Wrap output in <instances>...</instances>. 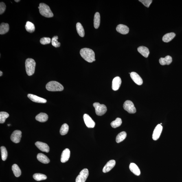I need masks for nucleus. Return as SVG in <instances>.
<instances>
[{
    "mask_svg": "<svg viewBox=\"0 0 182 182\" xmlns=\"http://www.w3.org/2000/svg\"><path fill=\"white\" fill-rule=\"evenodd\" d=\"M130 76L134 82L138 85H140L143 84L142 79L137 73L132 72L130 73Z\"/></svg>",
    "mask_w": 182,
    "mask_h": 182,
    "instance_id": "9b49d317",
    "label": "nucleus"
},
{
    "mask_svg": "<svg viewBox=\"0 0 182 182\" xmlns=\"http://www.w3.org/2000/svg\"><path fill=\"white\" fill-rule=\"evenodd\" d=\"M83 119L86 125L88 128H93L95 127V123L94 121L87 114H84L83 115Z\"/></svg>",
    "mask_w": 182,
    "mask_h": 182,
    "instance_id": "1a4fd4ad",
    "label": "nucleus"
},
{
    "mask_svg": "<svg viewBox=\"0 0 182 182\" xmlns=\"http://www.w3.org/2000/svg\"><path fill=\"white\" fill-rule=\"evenodd\" d=\"M27 97L30 100L34 102L45 103L47 102L46 99L31 94H29L27 95Z\"/></svg>",
    "mask_w": 182,
    "mask_h": 182,
    "instance_id": "f8f14e48",
    "label": "nucleus"
},
{
    "mask_svg": "<svg viewBox=\"0 0 182 182\" xmlns=\"http://www.w3.org/2000/svg\"><path fill=\"white\" fill-rule=\"evenodd\" d=\"M116 30L118 32L123 34H128L129 31V29L126 25L119 24L117 25Z\"/></svg>",
    "mask_w": 182,
    "mask_h": 182,
    "instance_id": "f3484780",
    "label": "nucleus"
},
{
    "mask_svg": "<svg viewBox=\"0 0 182 182\" xmlns=\"http://www.w3.org/2000/svg\"><path fill=\"white\" fill-rule=\"evenodd\" d=\"M9 114L5 112H1L0 113V123L3 124L5 120L9 117Z\"/></svg>",
    "mask_w": 182,
    "mask_h": 182,
    "instance_id": "473e14b6",
    "label": "nucleus"
},
{
    "mask_svg": "<svg viewBox=\"0 0 182 182\" xmlns=\"http://www.w3.org/2000/svg\"><path fill=\"white\" fill-rule=\"evenodd\" d=\"M12 170L16 177H19L21 175V171L18 165L16 164L13 165L12 166Z\"/></svg>",
    "mask_w": 182,
    "mask_h": 182,
    "instance_id": "c85d7f7f",
    "label": "nucleus"
},
{
    "mask_svg": "<svg viewBox=\"0 0 182 182\" xmlns=\"http://www.w3.org/2000/svg\"><path fill=\"white\" fill-rule=\"evenodd\" d=\"M139 1L142 3L147 8L149 7L152 1V0H139Z\"/></svg>",
    "mask_w": 182,
    "mask_h": 182,
    "instance_id": "e433bc0d",
    "label": "nucleus"
},
{
    "mask_svg": "<svg viewBox=\"0 0 182 182\" xmlns=\"http://www.w3.org/2000/svg\"><path fill=\"white\" fill-rule=\"evenodd\" d=\"M122 120L119 118H117L115 120L113 121L111 123V125L113 128H116L118 127L121 125L122 124Z\"/></svg>",
    "mask_w": 182,
    "mask_h": 182,
    "instance_id": "7c9ffc66",
    "label": "nucleus"
},
{
    "mask_svg": "<svg viewBox=\"0 0 182 182\" xmlns=\"http://www.w3.org/2000/svg\"><path fill=\"white\" fill-rule=\"evenodd\" d=\"M77 32L80 36L83 37L85 35V32L83 27L81 24L78 23L76 24Z\"/></svg>",
    "mask_w": 182,
    "mask_h": 182,
    "instance_id": "a878e982",
    "label": "nucleus"
},
{
    "mask_svg": "<svg viewBox=\"0 0 182 182\" xmlns=\"http://www.w3.org/2000/svg\"><path fill=\"white\" fill-rule=\"evenodd\" d=\"M93 106L95 108V113L98 116H102L107 111L106 106L104 104H101L99 103H95Z\"/></svg>",
    "mask_w": 182,
    "mask_h": 182,
    "instance_id": "39448f33",
    "label": "nucleus"
},
{
    "mask_svg": "<svg viewBox=\"0 0 182 182\" xmlns=\"http://www.w3.org/2000/svg\"><path fill=\"white\" fill-rule=\"evenodd\" d=\"M172 61V57L167 56L165 58H161L159 60L160 64L161 65H169Z\"/></svg>",
    "mask_w": 182,
    "mask_h": 182,
    "instance_id": "aec40b11",
    "label": "nucleus"
},
{
    "mask_svg": "<svg viewBox=\"0 0 182 182\" xmlns=\"http://www.w3.org/2000/svg\"><path fill=\"white\" fill-rule=\"evenodd\" d=\"M39 7V12L42 16L47 18L52 17L54 16L48 5L45 3H40Z\"/></svg>",
    "mask_w": 182,
    "mask_h": 182,
    "instance_id": "20e7f679",
    "label": "nucleus"
},
{
    "mask_svg": "<svg viewBox=\"0 0 182 182\" xmlns=\"http://www.w3.org/2000/svg\"><path fill=\"white\" fill-rule=\"evenodd\" d=\"M2 159L3 161L6 160L8 156V152L5 146H2L1 148Z\"/></svg>",
    "mask_w": 182,
    "mask_h": 182,
    "instance_id": "72a5a7b5",
    "label": "nucleus"
},
{
    "mask_svg": "<svg viewBox=\"0 0 182 182\" xmlns=\"http://www.w3.org/2000/svg\"><path fill=\"white\" fill-rule=\"evenodd\" d=\"M25 68L27 75L31 76L34 74L36 63L32 58H28L26 60Z\"/></svg>",
    "mask_w": 182,
    "mask_h": 182,
    "instance_id": "f03ea898",
    "label": "nucleus"
},
{
    "mask_svg": "<svg viewBox=\"0 0 182 182\" xmlns=\"http://www.w3.org/2000/svg\"><path fill=\"white\" fill-rule=\"evenodd\" d=\"M123 107L125 110L129 113H135L136 112V110L133 103L130 101L127 100L125 101L123 105Z\"/></svg>",
    "mask_w": 182,
    "mask_h": 182,
    "instance_id": "423d86ee",
    "label": "nucleus"
},
{
    "mask_svg": "<svg viewBox=\"0 0 182 182\" xmlns=\"http://www.w3.org/2000/svg\"><path fill=\"white\" fill-rule=\"evenodd\" d=\"M89 172L87 169H84L80 172L77 176L76 182H85L89 176Z\"/></svg>",
    "mask_w": 182,
    "mask_h": 182,
    "instance_id": "0eeeda50",
    "label": "nucleus"
},
{
    "mask_svg": "<svg viewBox=\"0 0 182 182\" xmlns=\"http://www.w3.org/2000/svg\"><path fill=\"white\" fill-rule=\"evenodd\" d=\"M6 5L3 2H1L0 3V14H3L4 13L6 9Z\"/></svg>",
    "mask_w": 182,
    "mask_h": 182,
    "instance_id": "4c0bfd02",
    "label": "nucleus"
},
{
    "mask_svg": "<svg viewBox=\"0 0 182 182\" xmlns=\"http://www.w3.org/2000/svg\"><path fill=\"white\" fill-rule=\"evenodd\" d=\"M33 178L36 181H40L46 179L47 177L44 174L40 173H36L33 175Z\"/></svg>",
    "mask_w": 182,
    "mask_h": 182,
    "instance_id": "c756f323",
    "label": "nucleus"
},
{
    "mask_svg": "<svg viewBox=\"0 0 182 182\" xmlns=\"http://www.w3.org/2000/svg\"><path fill=\"white\" fill-rule=\"evenodd\" d=\"M163 130V127L161 124H158L154 128L153 134H152V139L154 140H157L159 138L161 135L162 130Z\"/></svg>",
    "mask_w": 182,
    "mask_h": 182,
    "instance_id": "9d476101",
    "label": "nucleus"
},
{
    "mask_svg": "<svg viewBox=\"0 0 182 182\" xmlns=\"http://www.w3.org/2000/svg\"><path fill=\"white\" fill-rule=\"evenodd\" d=\"M51 42V39L49 38L43 37L41 38L40 40V43L43 45L48 44L50 43Z\"/></svg>",
    "mask_w": 182,
    "mask_h": 182,
    "instance_id": "c9c22d12",
    "label": "nucleus"
},
{
    "mask_svg": "<svg viewBox=\"0 0 182 182\" xmlns=\"http://www.w3.org/2000/svg\"><path fill=\"white\" fill-rule=\"evenodd\" d=\"M130 169L135 175L139 176L141 174L140 170L135 163H131L129 166Z\"/></svg>",
    "mask_w": 182,
    "mask_h": 182,
    "instance_id": "a211bd4d",
    "label": "nucleus"
},
{
    "mask_svg": "<svg viewBox=\"0 0 182 182\" xmlns=\"http://www.w3.org/2000/svg\"><path fill=\"white\" fill-rule=\"evenodd\" d=\"M121 80L120 77H116L114 78L112 82V89L113 91H116L120 87Z\"/></svg>",
    "mask_w": 182,
    "mask_h": 182,
    "instance_id": "ddd939ff",
    "label": "nucleus"
},
{
    "mask_svg": "<svg viewBox=\"0 0 182 182\" xmlns=\"http://www.w3.org/2000/svg\"><path fill=\"white\" fill-rule=\"evenodd\" d=\"M9 25L8 23H1L0 25V34H4L9 32Z\"/></svg>",
    "mask_w": 182,
    "mask_h": 182,
    "instance_id": "b1692460",
    "label": "nucleus"
},
{
    "mask_svg": "<svg viewBox=\"0 0 182 182\" xmlns=\"http://www.w3.org/2000/svg\"><path fill=\"white\" fill-rule=\"evenodd\" d=\"M36 146L42 152H49V147L46 143L41 142H37L35 143Z\"/></svg>",
    "mask_w": 182,
    "mask_h": 182,
    "instance_id": "4468645a",
    "label": "nucleus"
},
{
    "mask_svg": "<svg viewBox=\"0 0 182 182\" xmlns=\"http://www.w3.org/2000/svg\"><path fill=\"white\" fill-rule=\"evenodd\" d=\"M137 50L142 56L146 58H148L150 54V51L148 48L142 46L138 48Z\"/></svg>",
    "mask_w": 182,
    "mask_h": 182,
    "instance_id": "6ab92c4d",
    "label": "nucleus"
},
{
    "mask_svg": "<svg viewBox=\"0 0 182 182\" xmlns=\"http://www.w3.org/2000/svg\"><path fill=\"white\" fill-rule=\"evenodd\" d=\"M22 137V132L19 130H15L11 136V139L14 143H19Z\"/></svg>",
    "mask_w": 182,
    "mask_h": 182,
    "instance_id": "6e6552de",
    "label": "nucleus"
},
{
    "mask_svg": "<svg viewBox=\"0 0 182 182\" xmlns=\"http://www.w3.org/2000/svg\"><path fill=\"white\" fill-rule=\"evenodd\" d=\"M27 32L32 33L34 32L35 27L34 24L29 21H27L25 26Z\"/></svg>",
    "mask_w": 182,
    "mask_h": 182,
    "instance_id": "bb28decb",
    "label": "nucleus"
},
{
    "mask_svg": "<svg viewBox=\"0 0 182 182\" xmlns=\"http://www.w3.org/2000/svg\"><path fill=\"white\" fill-rule=\"evenodd\" d=\"M81 56L84 59L91 63L95 61V53L92 50L88 48L82 49L80 51Z\"/></svg>",
    "mask_w": 182,
    "mask_h": 182,
    "instance_id": "f257e3e1",
    "label": "nucleus"
},
{
    "mask_svg": "<svg viewBox=\"0 0 182 182\" xmlns=\"http://www.w3.org/2000/svg\"><path fill=\"white\" fill-rule=\"evenodd\" d=\"M126 132L123 131L119 133L116 136V141L117 143H119L124 141L126 137Z\"/></svg>",
    "mask_w": 182,
    "mask_h": 182,
    "instance_id": "cd10ccee",
    "label": "nucleus"
},
{
    "mask_svg": "<svg viewBox=\"0 0 182 182\" xmlns=\"http://www.w3.org/2000/svg\"><path fill=\"white\" fill-rule=\"evenodd\" d=\"M116 164V161L114 160H111L108 161L103 169V172L105 173L110 171L112 169L114 168Z\"/></svg>",
    "mask_w": 182,
    "mask_h": 182,
    "instance_id": "2eb2a0df",
    "label": "nucleus"
},
{
    "mask_svg": "<svg viewBox=\"0 0 182 182\" xmlns=\"http://www.w3.org/2000/svg\"><path fill=\"white\" fill-rule=\"evenodd\" d=\"M10 124H8V126H10Z\"/></svg>",
    "mask_w": 182,
    "mask_h": 182,
    "instance_id": "a19ab883",
    "label": "nucleus"
},
{
    "mask_svg": "<svg viewBox=\"0 0 182 182\" xmlns=\"http://www.w3.org/2000/svg\"><path fill=\"white\" fill-rule=\"evenodd\" d=\"M0 73H0V76H2L3 74L2 71H0Z\"/></svg>",
    "mask_w": 182,
    "mask_h": 182,
    "instance_id": "58836bf2",
    "label": "nucleus"
},
{
    "mask_svg": "<svg viewBox=\"0 0 182 182\" xmlns=\"http://www.w3.org/2000/svg\"><path fill=\"white\" fill-rule=\"evenodd\" d=\"M46 89L49 91H62L64 89L63 86L56 81H51L46 85Z\"/></svg>",
    "mask_w": 182,
    "mask_h": 182,
    "instance_id": "7ed1b4c3",
    "label": "nucleus"
},
{
    "mask_svg": "<svg viewBox=\"0 0 182 182\" xmlns=\"http://www.w3.org/2000/svg\"><path fill=\"white\" fill-rule=\"evenodd\" d=\"M15 1L16 2H18L20 1V0H19V1H16V0H15Z\"/></svg>",
    "mask_w": 182,
    "mask_h": 182,
    "instance_id": "ea45409f",
    "label": "nucleus"
},
{
    "mask_svg": "<svg viewBox=\"0 0 182 182\" xmlns=\"http://www.w3.org/2000/svg\"><path fill=\"white\" fill-rule=\"evenodd\" d=\"M37 158L38 161H39L40 162L45 163V164L49 163L50 161V159L47 156L43 154H38L37 156Z\"/></svg>",
    "mask_w": 182,
    "mask_h": 182,
    "instance_id": "4be33fe9",
    "label": "nucleus"
},
{
    "mask_svg": "<svg viewBox=\"0 0 182 182\" xmlns=\"http://www.w3.org/2000/svg\"><path fill=\"white\" fill-rule=\"evenodd\" d=\"M70 156V151L69 149L66 148L64 150L61 155V161L62 163H65L69 160Z\"/></svg>",
    "mask_w": 182,
    "mask_h": 182,
    "instance_id": "dca6fc26",
    "label": "nucleus"
},
{
    "mask_svg": "<svg viewBox=\"0 0 182 182\" xmlns=\"http://www.w3.org/2000/svg\"><path fill=\"white\" fill-rule=\"evenodd\" d=\"M100 15L99 12L95 13L94 18V26L95 29H97L100 26Z\"/></svg>",
    "mask_w": 182,
    "mask_h": 182,
    "instance_id": "393cba45",
    "label": "nucleus"
},
{
    "mask_svg": "<svg viewBox=\"0 0 182 182\" xmlns=\"http://www.w3.org/2000/svg\"><path fill=\"white\" fill-rule=\"evenodd\" d=\"M48 116L47 114L44 113H40L36 117V119L39 122H44L46 121L48 119Z\"/></svg>",
    "mask_w": 182,
    "mask_h": 182,
    "instance_id": "412c9836",
    "label": "nucleus"
},
{
    "mask_svg": "<svg viewBox=\"0 0 182 182\" xmlns=\"http://www.w3.org/2000/svg\"><path fill=\"white\" fill-rule=\"evenodd\" d=\"M175 36L176 34L174 32L168 33L163 36L162 40L163 42L168 43L172 40Z\"/></svg>",
    "mask_w": 182,
    "mask_h": 182,
    "instance_id": "5701e85b",
    "label": "nucleus"
},
{
    "mask_svg": "<svg viewBox=\"0 0 182 182\" xmlns=\"http://www.w3.org/2000/svg\"><path fill=\"white\" fill-rule=\"evenodd\" d=\"M69 126L67 124H64L62 126L60 130V133L62 135H65L68 132Z\"/></svg>",
    "mask_w": 182,
    "mask_h": 182,
    "instance_id": "2f4dec72",
    "label": "nucleus"
},
{
    "mask_svg": "<svg viewBox=\"0 0 182 182\" xmlns=\"http://www.w3.org/2000/svg\"><path fill=\"white\" fill-rule=\"evenodd\" d=\"M58 37L55 36L53 37L51 40V43L53 46L55 47L58 48L60 47V43L58 41Z\"/></svg>",
    "mask_w": 182,
    "mask_h": 182,
    "instance_id": "f704fd0d",
    "label": "nucleus"
}]
</instances>
